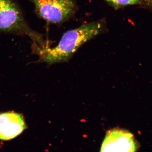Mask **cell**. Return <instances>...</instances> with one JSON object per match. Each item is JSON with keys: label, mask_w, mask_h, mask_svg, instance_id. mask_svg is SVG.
I'll return each instance as SVG.
<instances>
[{"label": "cell", "mask_w": 152, "mask_h": 152, "mask_svg": "<svg viewBox=\"0 0 152 152\" xmlns=\"http://www.w3.org/2000/svg\"><path fill=\"white\" fill-rule=\"evenodd\" d=\"M103 28L100 22L84 24L65 33L56 46L42 48L32 43V50L39 56L40 62L52 64L66 61L82 45L99 34Z\"/></svg>", "instance_id": "6da1fadb"}, {"label": "cell", "mask_w": 152, "mask_h": 152, "mask_svg": "<svg viewBox=\"0 0 152 152\" xmlns=\"http://www.w3.org/2000/svg\"><path fill=\"white\" fill-rule=\"evenodd\" d=\"M0 32L28 36L39 46L48 47L42 35L30 28L13 0H0Z\"/></svg>", "instance_id": "7a4b0ae2"}, {"label": "cell", "mask_w": 152, "mask_h": 152, "mask_svg": "<svg viewBox=\"0 0 152 152\" xmlns=\"http://www.w3.org/2000/svg\"><path fill=\"white\" fill-rule=\"evenodd\" d=\"M38 17L53 24L67 20L75 12L74 0H30Z\"/></svg>", "instance_id": "3957f363"}, {"label": "cell", "mask_w": 152, "mask_h": 152, "mask_svg": "<svg viewBox=\"0 0 152 152\" xmlns=\"http://www.w3.org/2000/svg\"><path fill=\"white\" fill-rule=\"evenodd\" d=\"M137 147L132 134L124 130L114 129L106 134L101 152H134Z\"/></svg>", "instance_id": "277c9868"}, {"label": "cell", "mask_w": 152, "mask_h": 152, "mask_svg": "<svg viewBox=\"0 0 152 152\" xmlns=\"http://www.w3.org/2000/svg\"><path fill=\"white\" fill-rule=\"evenodd\" d=\"M26 128L24 120L20 114L13 112L0 114V140L15 138Z\"/></svg>", "instance_id": "5b68a950"}, {"label": "cell", "mask_w": 152, "mask_h": 152, "mask_svg": "<svg viewBox=\"0 0 152 152\" xmlns=\"http://www.w3.org/2000/svg\"><path fill=\"white\" fill-rule=\"evenodd\" d=\"M115 7H119L128 5L137 4L142 3V0H105Z\"/></svg>", "instance_id": "8992f818"}, {"label": "cell", "mask_w": 152, "mask_h": 152, "mask_svg": "<svg viewBox=\"0 0 152 152\" xmlns=\"http://www.w3.org/2000/svg\"><path fill=\"white\" fill-rule=\"evenodd\" d=\"M150 3H152V0H148Z\"/></svg>", "instance_id": "52a82bcc"}]
</instances>
